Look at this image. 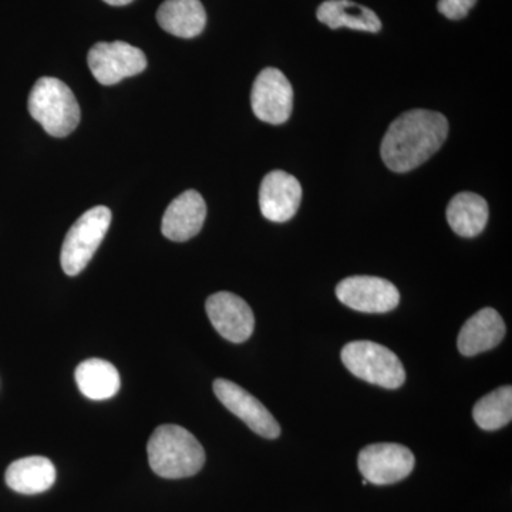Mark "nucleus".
Masks as SVG:
<instances>
[{
    "mask_svg": "<svg viewBox=\"0 0 512 512\" xmlns=\"http://www.w3.org/2000/svg\"><path fill=\"white\" fill-rule=\"evenodd\" d=\"M448 136V121L437 111L410 110L384 134L380 154L394 173H409L430 160Z\"/></svg>",
    "mask_w": 512,
    "mask_h": 512,
    "instance_id": "obj_1",
    "label": "nucleus"
},
{
    "mask_svg": "<svg viewBox=\"0 0 512 512\" xmlns=\"http://www.w3.org/2000/svg\"><path fill=\"white\" fill-rule=\"evenodd\" d=\"M474 421L485 431H495L508 426L512 419V387H498L481 397L473 409Z\"/></svg>",
    "mask_w": 512,
    "mask_h": 512,
    "instance_id": "obj_20",
    "label": "nucleus"
},
{
    "mask_svg": "<svg viewBox=\"0 0 512 512\" xmlns=\"http://www.w3.org/2000/svg\"><path fill=\"white\" fill-rule=\"evenodd\" d=\"M147 453L151 470L170 480L195 476L205 464V451L200 441L175 424H164L151 434Z\"/></svg>",
    "mask_w": 512,
    "mask_h": 512,
    "instance_id": "obj_2",
    "label": "nucleus"
},
{
    "mask_svg": "<svg viewBox=\"0 0 512 512\" xmlns=\"http://www.w3.org/2000/svg\"><path fill=\"white\" fill-rule=\"evenodd\" d=\"M94 79L103 86H113L127 77L137 76L147 67L143 50L126 42H100L90 49L87 56Z\"/></svg>",
    "mask_w": 512,
    "mask_h": 512,
    "instance_id": "obj_7",
    "label": "nucleus"
},
{
    "mask_svg": "<svg viewBox=\"0 0 512 512\" xmlns=\"http://www.w3.org/2000/svg\"><path fill=\"white\" fill-rule=\"evenodd\" d=\"M316 16L330 29L348 28L369 33L382 30V20L372 9L350 0H326L319 6Z\"/></svg>",
    "mask_w": 512,
    "mask_h": 512,
    "instance_id": "obj_17",
    "label": "nucleus"
},
{
    "mask_svg": "<svg viewBox=\"0 0 512 512\" xmlns=\"http://www.w3.org/2000/svg\"><path fill=\"white\" fill-rule=\"evenodd\" d=\"M205 311L215 330L229 342H245L254 333V312L248 303L235 293H214L205 302Z\"/></svg>",
    "mask_w": 512,
    "mask_h": 512,
    "instance_id": "obj_11",
    "label": "nucleus"
},
{
    "mask_svg": "<svg viewBox=\"0 0 512 512\" xmlns=\"http://www.w3.org/2000/svg\"><path fill=\"white\" fill-rule=\"evenodd\" d=\"M214 393L229 412L244 421L254 433L269 440L281 436V426L275 417L264 404L237 383L217 379L214 382Z\"/></svg>",
    "mask_w": 512,
    "mask_h": 512,
    "instance_id": "obj_10",
    "label": "nucleus"
},
{
    "mask_svg": "<svg viewBox=\"0 0 512 512\" xmlns=\"http://www.w3.org/2000/svg\"><path fill=\"white\" fill-rule=\"evenodd\" d=\"M111 224V211L104 205L84 212L64 238L60 262L64 274L79 275L84 271L101 242L106 238Z\"/></svg>",
    "mask_w": 512,
    "mask_h": 512,
    "instance_id": "obj_5",
    "label": "nucleus"
},
{
    "mask_svg": "<svg viewBox=\"0 0 512 512\" xmlns=\"http://www.w3.org/2000/svg\"><path fill=\"white\" fill-rule=\"evenodd\" d=\"M336 296L343 305L363 313H386L400 303V292L377 276H350L336 286Z\"/></svg>",
    "mask_w": 512,
    "mask_h": 512,
    "instance_id": "obj_8",
    "label": "nucleus"
},
{
    "mask_svg": "<svg viewBox=\"0 0 512 512\" xmlns=\"http://www.w3.org/2000/svg\"><path fill=\"white\" fill-rule=\"evenodd\" d=\"M477 0H439L437 9L441 15L450 20H461L466 18L468 12L474 8Z\"/></svg>",
    "mask_w": 512,
    "mask_h": 512,
    "instance_id": "obj_21",
    "label": "nucleus"
},
{
    "mask_svg": "<svg viewBox=\"0 0 512 512\" xmlns=\"http://www.w3.org/2000/svg\"><path fill=\"white\" fill-rule=\"evenodd\" d=\"M205 217H207V205L200 192L185 191L178 195L165 210L161 232L170 241H188L200 234Z\"/></svg>",
    "mask_w": 512,
    "mask_h": 512,
    "instance_id": "obj_13",
    "label": "nucleus"
},
{
    "mask_svg": "<svg viewBox=\"0 0 512 512\" xmlns=\"http://www.w3.org/2000/svg\"><path fill=\"white\" fill-rule=\"evenodd\" d=\"M353 376L384 389H399L406 382L402 360L392 350L370 340L350 342L340 353Z\"/></svg>",
    "mask_w": 512,
    "mask_h": 512,
    "instance_id": "obj_4",
    "label": "nucleus"
},
{
    "mask_svg": "<svg viewBox=\"0 0 512 512\" xmlns=\"http://www.w3.org/2000/svg\"><path fill=\"white\" fill-rule=\"evenodd\" d=\"M158 25L177 37L192 39L207 25V13L200 0H165L157 12Z\"/></svg>",
    "mask_w": 512,
    "mask_h": 512,
    "instance_id": "obj_16",
    "label": "nucleus"
},
{
    "mask_svg": "<svg viewBox=\"0 0 512 512\" xmlns=\"http://www.w3.org/2000/svg\"><path fill=\"white\" fill-rule=\"evenodd\" d=\"M104 2L109 3L111 6H126L128 3L133 2V0H104Z\"/></svg>",
    "mask_w": 512,
    "mask_h": 512,
    "instance_id": "obj_22",
    "label": "nucleus"
},
{
    "mask_svg": "<svg viewBox=\"0 0 512 512\" xmlns=\"http://www.w3.org/2000/svg\"><path fill=\"white\" fill-rule=\"evenodd\" d=\"M302 201V187L282 170L265 175L259 188V208L268 221L286 222L295 217Z\"/></svg>",
    "mask_w": 512,
    "mask_h": 512,
    "instance_id": "obj_12",
    "label": "nucleus"
},
{
    "mask_svg": "<svg viewBox=\"0 0 512 512\" xmlns=\"http://www.w3.org/2000/svg\"><path fill=\"white\" fill-rule=\"evenodd\" d=\"M487 221V201L474 192H460L448 204V225L460 237H477L484 231Z\"/></svg>",
    "mask_w": 512,
    "mask_h": 512,
    "instance_id": "obj_18",
    "label": "nucleus"
},
{
    "mask_svg": "<svg viewBox=\"0 0 512 512\" xmlns=\"http://www.w3.org/2000/svg\"><path fill=\"white\" fill-rule=\"evenodd\" d=\"M251 106L259 120L268 124H284L293 106L291 83L281 70L266 67L252 86Z\"/></svg>",
    "mask_w": 512,
    "mask_h": 512,
    "instance_id": "obj_9",
    "label": "nucleus"
},
{
    "mask_svg": "<svg viewBox=\"0 0 512 512\" xmlns=\"http://www.w3.org/2000/svg\"><path fill=\"white\" fill-rule=\"evenodd\" d=\"M29 113L49 136L66 137L80 123V106L67 84L55 77L37 80L29 94Z\"/></svg>",
    "mask_w": 512,
    "mask_h": 512,
    "instance_id": "obj_3",
    "label": "nucleus"
},
{
    "mask_svg": "<svg viewBox=\"0 0 512 512\" xmlns=\"http://www.w3.org/2000/svg\"><path fill=\"white\" fill-rule=\"evenodd\" d=\"M76 383L87 399H111L120 390L119 370L107 360H84L77 366Z\"/></svg>",
    "mask_w": 512,
    "mask_h": 512,
    "instance_id": "obj_19",
    "label": "nucleus"
},
{
    "mask_svg": "<svg viewBox=\"0 0 512 512\" xmlns=\"http://www.w3.org/2000/svg\"><path fill=\"white\" fill-rule=\"evenodd\" d=\"M505 323L493 308H484L464 323L458 333L457 348L461 355L476 356L488 352L503 342Z\"/></svg>",
    "mask_w": 512,
    "mask_h": 512,
    "instance_id": "obj_14",
    "label": "nucleus"
},
{
    "mask_svg": "<svg viewBox=\"0 0 512 512\" xmlns=\"http://www.w3.org/2000/svg\"><path fill=\"white\" fill-rule=\"evenodd\" d=\"M416 458L410 448L397 443H376L363 448L357 466L367 483L390 485L412 474Z\"/></svg>",
    "mask_w": 512,
    "mask_h": 512,
    "instance_id": "obj_6",
    "label": "nucleus"
},
{
    "mask_svg": "<svg viewBox=\"0 0 512 512\" xmlns=\"http://www.w3.org/2000/svg\"><path fill=\"white\" fill-rule=\"evenodd\" d=\"M10 490L19 494L45 493L56 481L55 464L46 457L33 456L13 461L5 474Z\"/></svg>",
    "mask_w": 512,
    "mask_h": 512,
    "instance_id": "obj_15",
    "label": "nucleus"
}]
</instances>
